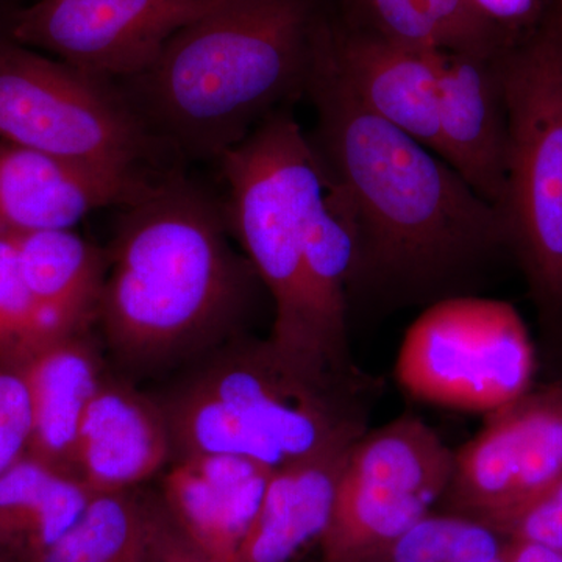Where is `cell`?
I'll return each mask as SVG.
<instances>
[{
	"label": "cell",
	"instance_id": "obj_12",
	"mask_svg": "<svg viewBox=\"0 0 562 562\" xmlns=\"http://www.w3.org/2000/svg\"><path fill=\"white\" fill-rule=\"evenodd\" d=\"M505 50L439 54L436 154L497 211L505 192L509 147L502 81Z\"/></svg>",
	"mask_w": 562,
	"mask_h": 562
},
{
	"label": "cell",
	"instance_id": "obj_20",
	"mask_svg": "<svg viewBox=\"0 0 562 562\" xmlns=\"http://www.w3.org/2000/svg\"><path fill=\"white\" fill-rule=\"evenodd\" d=\"M342 2V24L416 49L494 55L517 38L484 20L471 0Z\"/></svg>",
	"mask_w": 562,
	"mask_h": 562
},
{
	"label": "cell",
	"instance_id": "obj_1",
	"mask_svg": "<svg viewBox=\"0 0 562 562\" xmlns=\"http://www.w3.org/2000/svg\"><path fill=\"white\" fill-rule=\"evenodd\" d=\"M331 25L305 91L317 111L314 150L353 217V284L435 302L458 295L462 279L508 247L501 213L436 151L355 101L331 66Z\"/></svg>",
	"mask_w": 562,
	"mask_h": 562
},
{
	"label": "cell",
	"instance_id": "obj_25",
	"mask_svg": "<svg viewBox=\"0 0 562 562\" xmlns=\"http://www.w3.org/2000/svg\"><path fill=\"white\" fill-rule=\"evenodd\" d=\"M492 528L509 541L562 552V475Z\"/></svg>",
	"mask_w": 562,
	"mask_h": 562
},
{
	"label": "cell",
	"instance_id": "obj_33",
	"mask_svg": "<svg viewBox=\"0 0 562 562\" xmlns=\"http://www.w3.org/2000/svg\"><path fill=\"white\" fill-rule=\"evenodd\" d=\"M2 233H5V232H3V231H2V227H0V235H2Z\"/></svg>",
	"mask_w": 562,
	"mask_h": 562
},
{
	"label": "cell",
	"instance_id": "obj_5",
	"mask_svg": "<svg viewBox=\"0 0 562 562\" xmlns=\"http://www.w3.org/2000/svg\"><path fill=\"white\" fill-rule=\"evenodd\" d=\"M161 406L177 457L231 454L272 471L368 431L362 394L305 379L268 339L227 347Z\"/></svg>",
	"mask_w": 562,
	"mask_h": 562
},
{
	"label": "cell",
	"instance_id": "obj_3",
	"mask_svg": "<svg viewBox=\"0 0 562 562\" xmlns=\"http://www.w3.org/2000/svg\"><path fill=\"white\" fill-rule=\"evenodd\" d=\"M122 209L99 308L122 360L158 364L227 335L257 273L209 192L172 171Z\"/></svg>",
	"mask_w": 562,
	"mask_h": 562
},
{
	"label": "cell",
	"instance_id": "obj_26",
	"mask_svg": "<svg viewBox=\"0 0 562 562\" xmlns=\"http://www.w3.org/2000/svg\"><path fill=\"white\" fill-rule=\"evenodd\" d=\"M32 406L21 368L0 361V473L29 452Z\"/></svg>",
	"mask_w": 562,
	"mask_h": 562
},
{
	"label": "cell",
	"instance_id": "obj_8",
	"mask_svg": "<svg viewBox=\"0 0 562 562\" xmlns=\"http://www.w3.org/2000/svg\"><path fill=\"white\" fill-rule=\"evenodd\" d=\"M530 331L508 302L450 295L432 302L405 333L395 376L416 401L491 414L532 387Z\"/></svg>",
	"mask_w": 562,
	"mask_h": 562
},
{
	"label": "cell",
	"instance_id": "obj_24",
	"mask_svg": "<svg viewBox=\"0 0 562 562\" xmlns=\"http://www.w3.org/2000/svg\"><path fill=\"white\" fill-rule=\"evenodd\" d=\"M63 336L52 328L25 290L11 233L0 235V361L21 368ZM66 338V336H65Z\"/></svg>",
	"mask_w": 562,
	"mask_h": 562
},
{
	"label": "cell",
	"instance_id": "obj_23",
	"mask_svg": "<svg viewBox=\"0 0 562 562\" xmlns=\"http://www.w3.org/2000/svg\"><path fill=\"white\" fill-rule=\"evenodd\" d=\"M509 546L482 520L432 512L366 562H509Z\"/></svg>",
	"mask_w": 562,
	"mask_h": 562
},
{
	"label": "cell",
	"instance_id": "obj_4",
	"mask_svg": "<svg viewBox=\"0 0 562 562\" xmlns=\"http://www.w3.org/2000/svg\"><path fill=\"white\" fill-rule=\"evenodd\" d=\"M217 161L231 199L228 224L273 301V350L314 383L364 391L333 364L306 292V238L328 184L312 139L281 109Z\"/></svg>",
	"mask_w": 562,
	"mask_h": 562
},
{
	"label": "cell",
	"instance_id": "obj_21",
	"mask_svg": "<svg viewBox=\"0 0 562 562\" xmlns=\"http://www.w3.org/2000/svg\"><path fill=\"white\" fill-rule=\"evenodd\" d=\"M92 494L80 480L25 454L0 473V538L32 562L87 512Z\"/></svg>",
	"mask_w": 562,
	"mask_h": 562
},
{
	"label": "cell",
	"instance_id": "obj_10",
	"mask_svg": "<svg viewBox=\"0 0 562 562\" xmlns=\"http://www.w3.org/2000/svg\"><path fill=\"white\" fill-rule=\"evenodd\" d=\"M562 475V379L487 414L454 452L441 512L495 525Z\"/></svg>",
	"mask_w": 562,
	"mask_h": 562
},
{
	"label": "cell",
	"instance_id": "obj_7",
	"mask_svg": "<svg viewBox=\"0 0 562 562\" xmlns=\"http://www.w3.org/2000/svg\"><path fill=\"white\" fill-rule=\"evenodd\" d=\"M0 140L136 180L172 172L117 81L0 41Z\"/></svg>",
	"mask_w": 562,
	"mask_h": 562
},
{
	"label": "cell",
	"instance_id": "obj_15",
	"mask_svg": "<svg viewBox=\"0 0 562 562\" xmlns=\"http://www.w3.org/2000/svg\"><path fill=\"white\" fill-rule=\"evenodd\" d=\"M172 436L161 403L103 380L81 419L72 475L92 494L133 491L168 464Z\"/></svg>",
	"mask_w": 562,
	"mask_h": 562
},
{
	"label": "cell",
	"instance_id": "obj_11",
	"mask_svg": "<svg viewBox=\"0 0 562 562\" xmlns=\"http://www.w3.org/2000/svg\"><path fill=\"white\" fill-rule=\"evenodd\" d=\"M220 0H24L10 40L74 68L121 81L157 60L180 29Z\"/></svg>",
	"mask_w": 562,
	"mask_h": 562
},
{
	"label": "cell",
	"instance_id": "obj_30",
	"mask_svg": "<svg viewBox=\"0 0 562 562\" xmlns=\"http://www.w3.org/2000/svg\"><path fill=\"white\" fill-rule=\"evenodd\" d=\"M24 0H0V41L10 38L11 22Z\"/></svg>",
	"mask_w": 562,
	"mask_h": 562
},
{
	"label": "cell",
	"instance_id": "obj_17",
	"mask_svg": "<svg viewBox=\"0 0 562 562\" xmlns=\"http://www.w3.org/2000/svg\"><path fill=\"white\" fill-rule=\"evenodd\" d=\"M357 441L272 471L236 562H295L314 543L321 546L331 522L344 465Z\"/></svg>",
	"mask_w": 562,
	"mask_h": 562
},
{
	"label": "cell",
	"instance_id": "obj_18",
	"mask_svg": "<svg viewBox=\"0 0 562 562\" xmlns=\"http://www.w3.org/2000/svg\"><path fill=\"white\" fill-rule=\"evenodd\" d=\"M21 371L32 406L27 454L72 475L81 419L105 380L98 353L87 333L70 335L33 355Z\"/></svg>",
	"mask_w": 562,
	"mask_h": 562
},
{
	"label": "cell",
	"instance_id": "obj_6",
	"mask_svg": "<svg viewBox=\"0 0 562 562\" xmlns=\"http://www.w3.org/2000/svg\"><path fill=\"white\" fill-rule=\"evenodd\" d=\"M509 147L498 213L539 312L562 321V29L557 13L502 55Z\"/></svg>",
	"mask_w": 562,
	"mask_h": 562
},
{
	"label": "cell",
	"instance_id": "obj_19",
	"mask_svg": "<svg viewBox=\"0 0 562 562\" xmlns=\"http://www.w3.org/2000/svg\"><path fill=\"white\" fill-rule=\"evenodd\" d=\"M25 290L58 335L87 333L99 317L105 258L72 231L11 233Z\"/></svg>",
	"mask_w": 562,
	"mask_h": 562
},
{
	"label": "cell",
	"instance_id": "obj_31",
	"mask_svg": "<svg viewBox=\"0 0 562 562\" xmlns=\"http://www.w3.org/2000/svg\"><path fill=\"white\" fill-rule=\"evenodd\" d=\"M0 562H21L2 538H0Z\"/></svg>",
	"mask_w": 562,
	"mask_h": 562
},
{
	"label": "cell",
	"instance_id": "obj_27",
	"mask_svg": "<svg viewBox=\"0 0 562 562\" xmlns=\"http://www.w3.org/2000/svg\"><path fill=\"white\" fill-rule=\"evenodd\" d=\"M149 562H217L190 541L165 506L155 505Z\"/></svg>",
	"mask_w": 562,
	"mask_h": 562
},
{
	"label": "cell",
	"instance_id": "obj_2",
	"mask_svg": "<svg viewBox=\"0 0 562 562\" xmlns=\"http://www.w3.org/2000/svg\"><path fill=\"white\" fill-rule=\"evenodd\" d=\"M330 18L322 0H220L117 83L173 157L220 160L305 90Z\"/></svg>",
	"mask_w": 562,
	"mask_h": 562
},
{
	"label": "cell",
	"instance_id": "obj_32",
	"mask_svg": "<svg viewBox=\"0 0 562 562\" xmlns=\"http://www.w3.org/2000/svg\"><path fill=\"white\" fill-rule=\"evenodd\" d=\"M557 18H558V22H560V25L562 29V0H561L560 10L557 11Z\"/></svg>",
	"mask_w": 562,
	"mask_h": 562
},
{
	"label": "cell",
	"instance_id": "obj_16",
	"mask_svg": "<svg viewBox=\"0 0 562 562\" xmlns=\"http://www.w3.org/2000/svg\"><path fill=\"white\" fill-rule=\"evenodd\" d=\"M272 469L231 454L177 457L162 480V506L199 549L236 562Z\"/></svg>",
	"mask_w": 562,
	"mask_h": 562
},
{
	"label": "cell",
	"instance_id": "obj_28",
	"mask_svg": "<svg viewBox=\"0 0 562 562\" xmlns=\"http://www.w3.org/2000/svg\"><path fill=\"white\" fill-rule=\"evenodd\" d=\"M473 9L495 27L517 35L538 18L541 0H471Z\"/></svg>",
	"mask_w": 562,
	"mask_h": 562
},
{
	"label": "cell",
	"instance_id": "obj_13",
	"mask_svg": "<svg viewBox=\"0 0 562 562\" xmlns=\"http://www.w3.org/2000/svg\"><path fill=\"white\" fill-rule=\"evenodd\" d=\"M439 54L333 18L328 55L355 101L432 151L438 147Z\"/></svg>",
	"mask_w": 562,
	"mask_h": 562
},
{
	"label": "cell",
	"instance_id": "obj_22",
	"mask_svg": "<svg viewBox=\"0 0 562 562\" xmlns=\"http://www.w3.org/2000/svg\"><path fill=\"white\" fill-rule=\"evenodd\" d=\"M154 508L135 491L95 494L79 522L32 562H149Z\"/></svg>",
	"mask_w": 562,
	"mask_h": 562
},
{
	"label": "cell",
	"instance_id": "obj_29",
	"mask_svg": "<svg viewBox=\"0 0 562 562\" xmlns=\"http://www.w3.org/2000/svg\"><path fill=\"white\" fill-rule=\"evenodd\" d=\"M509 562H562V552L531 546V543L512 541Z\"/></svg>",
	"mask_w": 562,
	"mask_h": 562
},
{
	"label": "cell",
	"instance_id": "obj_9",
	"mask_svg": "<svg viewBox=\"0 0 562 562\" xmlns=\"http://www.w3.org/2000/svg\"><path fill=\"white\" fill-rule=\"evenodd\" d=\"M454 452L412 414L366 431L351 447L322 562H366L441 503Z\"/></svg>",
	"mask_w": 562,
	"mask_h": 562
},
{
	"label": "cell",
	"instance_id": "obj_14",
	"mask_svg": "<svg viewBox=\"0 0 562 562\" xmlns=\"http://www.w3.org/2000/svg\"><path fill=\"white\" fill-rule=\"evenodd\" d=\"M155 181L0 143V227L5 233L72 231L91 211L135 202Z\"/></svg>",
	"mask_w": 562,
	"mask_h": 562
}]
</instances>
